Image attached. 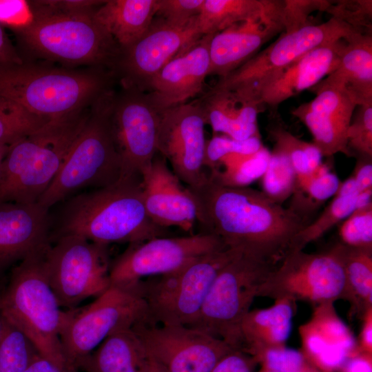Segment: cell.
Returning a JSON list of instances; mask_svg holds the SVG:
<instances>
[{
	"instance_id": "obj_1",
	"label": "cell",
	"mask_w": 372,
	"mask_h": 372,
	"mask_svg": "<svg viewBox=\"0 0 372 372\" xmlns=\"http://www.w3.org/2000/svg\"><path fill=\"white\" fill-rule=\"evenodd\" d=\"M190 190L203 232L216 236L228 248L275 266L289 254L296 235L311 222L262 191L223 186L209 176Z\"/></svg>"
},
{
	"instance_id": "obj_2",
	"label": "cell",
	"mask_w": 372,
	"mask_h": 372,
	"mask_svg": "<svg viewBox=\"0 0 372 372\" xmlns=\"http://www.w3.org/2000/svg\"><path fill=\"white\" fill-rule=\"evenodd\" d=\"M141 183L140 179H122L63 200L56 214L50 216V242L74 235L107 246L164 236L166 229L147 215Z\"/></svg>"
},
{
	"instance_id": "obj_3",
	"label": "cell",
	"mask_w": 372,
	"mask_h": 372,
	"mask_svg": "<svg viewBox=\"0 0 372 372\" xmlns=\"http://www.w3.org/2000/svg\"><path fill=\"white\" fill-rule=\"evenodd\" d=\"M114 72L40 61L0 63V100L48 120L91 106L112 90Z\"/></svg>"
},
{
	"instance_id": "obj_4",
	"label": "cell",
	"mask_w": 372,
	"mask_h": 372,
	"mask_svg": "<svg viewBox=\"0 0 372 372\" xmlns=\"http://www.w3.org/2000/svg\"><path fill=\"white\" fill-rule=\"evenodd\" d=\"M94 12L31 14L27 23L11 30L21 59L112 71L121 49L94 19Z\"/></svg>"
},
{
	"instance_id": "obj_5",
	"label": "cell",
	"mask_w": 372,
	"mask_h": 372,
	"mask_svg": "<svg viewBox=\"0 0 372 372\" xmlns=\"http://www.w3.org/2000/svg\"><path fill=\"white\" fill-rule=\"evenodd\" d=\"M47 248L14 265L0 291V317L23 333L42 357L74 367L64 355L60 338L71 309L63 310L48 282Z\"/></svg>"
},
{
	"instance_id": "obj_6",
	"label": "cell",
	"mask_w": 372,
	"mask_h": 372,
	"mask_svg": "<svg viewBox=\"0 0 372 372\" xmlns=\"http://www.w3.org/2000/svg\"><path fill=\"white\" fill-rule=\"evenodd\" d=\"M90 107L51 119L9 146L3 163L0 201H38L83 128Z\"/></svg>"
},
{
	"instance_id": "obj_7",
	"label": "cell",
	"mask_w": 372,
	"mask_h": 372,
	"mask_svg": "<svg viewBox=\"0 0 372 372\" xmlns=\"http://www.w3.org/2000/svg\"><path fill=\"white\" fill-rule=\"evenodd\" d=\"M113 93L110 90L91 105L83 128L37 201L42 207L50 209L78 190L107 187L120 180L121 161L110 119Z\"/></svg>"
},
{
	"instance_id": "obj_8",
	"label": "cell",
	"mask_w": 372,
	"mask_h": 372,
	"mask_svg": "<svg viewBox=\"0 0 372 372\" xmlns=\"http://www.w3.org/2000/svg\"><path fill=\"white\" fill-rule=\"evenodd\" d=\"M362 30L331 17L320 24L283 31L267 48L219 79L211 90L231 91L249 103L262 106L259 102L261 91L280 73L311 50Z\"/></svg>"
},
{
	"instance_id": "obj_9",
	"label": "cell",
	"mask_w": 372,
	"mask_h": 372,
	"mask_svg": "<svg viewBox=\"0 0 372 372\" xmlns=\"http://www.w3.org/2000/svg\"><path fill=\"white\" fill-rule=\"evenodd\" d=\"M276 267L242 254L235 257L218 273L191 327L242 351V321L250 311L259 287Z\"/></svg>"
},
{
	"instance_id": "obj_10",
	"label": "cell",
	"mask_w": 372,
	"mask_h": 372,
	"mask_svg": "<svg viewBox=\"0 0 372 372\" xmlns=\"http://www.w3.org/2000/svg\"><path fill=\"white\" fill-rule=\"evenodd\" d=\"M242 254L224 248L192 261L176 271L141 282L148 322L192 327L196 321L214 280L221 269Z\"/></svg>"
},
{
	"instance_id": "obj_11",
	"label": "cell",
	"mask_w": 372,
	"mask_h": 372,
	"mask_svg": "<svg viewBox=\"0 0 372 372\" xmlns=\"http://www.w3.org/2000/svg\"><path fill=\"white\" fill-rule=\"evenodd\" d=\"M138 288L110 285L85 308L71 309L60 336L71 366L78 369L79 364L112 333L148 321Z\"/></svg>"
},
{
	"instance_id": "obj_12",
	"label": "cell",
	"mask_w": 372,
	"mask_h": 372,
	"mask_svg": "<svg viewBox=\"0 0 372 372\" xmlns=\"http://www.w3.org/2000/svg\"><path fill=\"white\" fill-rule=\"evenodd\" d=\"M106 248L74 235L61 236L50 242L45 252V269L63 309H73L110 287V265Z\"/></svg>"
},
{
	"instance_id": "obj_13",
	"label": "cell",
	"mask_w": 372,
	"mask_h": 372,
	"mask_svg": "<svg viewBox=\"0 0 372 372\" xmlns=\"http://www.w3.org/2000/svg\"><path fill=\"white\" fill-rule=\"evenodd\" d=\"M345 277L338 244L327 251L288 254L260 285L257 297L288 298L315 305L343 299Z\"/></svg>"
},
{
	"instance_id": "obj_14",
	"label": "cell",
	"mask_w": 372,
	"mask_h": 372,
	"mask_svg": "<svg viewBox=\"0 0 372 372\" xmlns=\"http://www.w3.org/2000/svg\"><path fill=\"white\" fill-rule=\"evenodd\" d=\"M161 113L146 92L114 91L110 119L120 158L122 179H140L158 153Z\"/></svg>"
},
{
	"instance_id": "obj_15",
	"label": "cell",
	"mask_w": 372,
	"mask_h": 372,
	"mask_svg": "<svg viewBox=\"0 0 372 372\" xmlns=\"http://www.w3.org/2000/svg\"><path fill=\"white\" fill-rule=\"evenodd\" d=\"M227 247L216 236L156 237L130 245L110 267V285L138 288L145 277L163 276L196 258Z\"/></svg>"
},
{
	"instance_id": "obj_16",
	"label": "cell",
	"mask_w": 372,
	"mask_h": 372,
	"mask_svg": "<svg viewBox=\"0 0 372 372\" xmlns=\"http://www.w3.org/2000/svg\"><path fill=\"white\" fill-rule=\"evenodd\" d=\"M133 328L162 372H209L222 358L235 350L191 327L143 322Z\"/></svg>"
},
{
	"instance_id": "obj_17",
	"label": "cell",
	"mask_w": 372,
	"mask_h": 372,
	"mask_svg": "<svg viewBox=\"0 0 372 372\" xmlns=\"http://www.w3.org/2000/svg\"><path fill=\"white\" fill-rule=\"evenodd\" d=\"M197 17L185 25L154 19L140 39L121 49L112 71L122 87L146 92L150 81L167 62L203 36Z\"/></svg>"
},
{
	"instance_id": "obj_18",
	"label": "cell",
	"mask_w": 372,
	"mask_h": 372,
	"mask_svg": "<svg viewBox=\"0 0 372 372\" xmlns=\"http://www.w3.org/2000/svg\"><path fill=\"white\" fill-rule=\"evenodd\" d=\"M205 125L203 110L197 102L183 103L161 113L158 152L190 189L200 187L208 176L203 165Z\"/></svg>"
},
{
	"instance_id": "obj_19",
	"label": "cell",
	"mask_w": 372,
	"mask_h": 372,
	"mask_svg": "<svg viewBox=\"0 0 372 372\" xmlns=\"http://www.w3.org/2000/svg\"><path fill=\"white\" fill-rule=\"evenodd\" d=\"M180 182L158 152L142 174V196L147 215L156 225L190 231L197 222L198 205L194 194Z\"/></svg>"
},
{
	"instance_id": "obj_20",
	"label": "cell",
	"mask_w": 372,
	"mask_h": 372,
	"mask_svg": "<svg viewBox=\"0 0 372 372\" xmlns=\"http://www.w3.org/2000/svg\"><path fill=\"white\" fill-rule=\"evenodd\" d=\"M311 89L316 97L294 108L292 115L309 130L313 143L322 156L331 157L337 153L352 156L348 148L347 132L357 104L347 93L333 87Z\"/></svg>"
},
{
	"instance_id": "obj_21",
	"label": "cell",
	"mask_w": 372,
	"mask_h": 372,
	"mask_svg": "<svg viewBox=\"0 0 372 372\" xmlns=\"http://www.w3.org/2000/svg\"><path fill=\"white\" fill-rule=\"evenodd\" d=\"M214 34L203 35L189 45L150 81L146 91L160 112L185 103L201 92L209 73V43Z\"/></svg>"
},
{
	"instance_id": "obj_22",
	"label": "cell",
	"mask_w": 372,
	"mask_h": 372,
	"mask_svg": "<svg viewBox=\"0 0 372 372\" xmlns=\"http://www.w3.org/2000/svg\"><path fill=\"white\" fill-rule=\"evenodd\" d=\"M301 351L321 372H334L358 354L356 340L338 316L334 302L315 305L311 316L298 329Z\"/></svg>"
},
{
	"instance_id": "obj_23",
	"label": "cell",
	"mask_w": 372,
	"mask_h": 372,
	"mask_svg": "<svg viewBox=\"0 0 372 372\" xmlns=\"http://www.w3.org/2000/svg\"><path fill=\"white\" fill-rule=\"evenodd\" d=\"M50 209L34 203L0 201V275L50 245Z\"/></svg>"
},
{
	"instance_id": "obj_24",
	"label": "cell",
	"mask_w": 372,
	"mask_h": 372,
	"mask_svg": "<svg viewBox=\"0 0 372 372\" xmlns=\"http://www.w3.org/2000/svg\"><path fill=\"white\" fill-rule=\"evenodd\" d=\"M282 1L262 17L237 23L214 34L209 43V75L223 78L253 57L277 34L284 31Z\"/></svg>"
},
{
	"instance_id": "obj_25",
	"label": "cell",
	"mask_w": 372,
	"mask_h": 372,
	"mask_svg": "<svg viewBox=\"0 0 372 372\" xmlns=\"http://www.w3.org/2000/svg\"><path fill=\"white\" fill-rule=\"evenodd\" d=\"M346 38L315 48L293 63L261 91L260 103L272 110L311 89L337 67Z\"/></svg>"
},
{
	"instance_id": "obj_26",
	"label": "cell",
	"mask_w": 372,
	"mask_h": 372,
	"mask_svg": "<svg viewBox=\"0 0 372 372\" xmlns=\"http://www.w3.org/2000/svg\"><path fill=\"white\" fill-rule=\"evenodd\" d=\"M371 32L359 31L347 37L337 67L315 86L343 91L353 99L358 106L372 105Z\"/></svg>"
},
{
	"instance_id": "obj_27",
	"label": "cell",
	"mask_w": 372,
	"mask_h": 372,
	"mask_svg": "<svg viewBox=\"0 0 372 372\" xmlns=\"http://www.w3.org/2000/svg\"><path fill=\"white\" fill-rule=\"evenodd\" d=\"M197 103L214 134L236 140L260 137L257 118L264 107L249 103L233 92L211 89Z\"/></svg>"
},
{
	"instance_id": "obj_28",
	"label": "cell",
	"mask_w": 372,
	"mask_h": 372,
	"mask_svg": "<svg viewBox=\"0 0 372 372\" xmlns=\"http://www.w3.org/2000/svg\"><path fill=\"white\" fill-rule=\"evenodd\" d=\"M150 358L133 327L107 337L78 365L86 372H148Z\"/></svg>"
},
{
	"instance_id": "obj_29",
	"label": "cell",
	"mask_w": 372,
	"mask_h": 372,
	"mask_svg": "<svg viewBox=\"0 0 372 372\" xmlns=\"http://www.w3.org/2000/svg\"><path fill=\"white\" fill-rule=\"evenodd\" d=\"M158 0H107L93 17L119 46L125 48L140 39L151 27Z\"/></svg>"
},
{
	"instance_id": "obj_30",
	"label": "cell",
	"mask_w": 372,
	"mask_h": 372,
	"mask_svg": "<svg viewBox=\"0 0 372 372\" xmlns=\"http://www.w3.org/2000/svg\"><path fill=\"white\" fill-rule=\"evenodd\" d=\"M296 302L275 299L269 307L250 310L243 318L240 332L242 351L285 345L292 329Z\"/></svg>"
},
{
	"instance_id": "obj_31",
	"label": "cell",
	"mask_w": 372,
	"mask_h": 372,
	"mask_svg": "<svg viewBox=\"0 0 372 372\" xmlns=\"http://www.w3.org/2000/svg\"><path fill=\"white\" fill-rule=\"evenodd\" d=\"M337 244L345 277L343 299L349 302L351 314L361 317L372 307V249Z\"/></svg>"
},
{
	"instance_id": "obj_32",
	"label": "cell",
	"mask_w": 372,
	"mask_h": 372,
	"mask_svg": "<svg viewBox=\"0 0 372 372\" xmlns=\"http://www.w3.org/2000/svg\"><path fill=\"white\" fill-rule=\"evenodd\" d=\"M277 0H204L198 25L202 35L214 34L237 23L273 11Z\"/></svg>"
},
{
	"instance_id": "obj_33",
	"label": "cell",
	"mask_w": 372,
	"mask_h": 372,
	"mask_svg": "<svg viewBox=\"0 0 372 372\" xmlns=\"http://www.w3.org/2000/svg\"><path fill=\"white\" fill-rule=\"evenodd\" d=\"M340 181L330 165L322 163L311 172L296 176L289 207L310 220V215L335 194Z\"/></svg>"
},
{
	"instance_id": "obj_34",
	"label": "cell",
	"mask_w": 372,
	"mask_h": 372,
	"mask_svg": "<svg viewBox=\"0 0 372 372\" xmlns=\"http://www.w3.org/2000/svg\"><path fill=\"white\" fill-rule=\"evenodd\" d=\"M271 152L264 145L250 154H230L220 159L216 171L208 173L217 183L230 187H245L260 179L266 170Z\"/></svg>"
},
{
	"instance_id": "obj_35",
	"label": "cell",
	"mask_w": 372,
	"mask_h": 372,
	"mask_svg": "<svg viewBox=\"0 0 372 372\" xmlns=\"http://www.w3.org/2000/svg\"><path fill=\"white\" fill-rule=\"evenodd\" d=\"M0 372H23L41 355L30 339L0 317Z\"/></svg>"
},
{
	"instance_id": "obj_36",
	"label": "cell",
	"mask_w": 372,
	"mask_h": 372,
	"mask_svg": "<svg viewBox=\"0 0 372 372\" xmlns=\"http://www.w3.org/2000/svg\"><path fill=\"white\" fill-rule=\"evenodd\" d=\"M358 196L334 195L318 218L296 235L289 254L303 250L309 243L316 240L329 229L347 218L358 208Z\"/></svg>"
},
{
	"instance_id": "obj_37",
	"label": "cell",
	"mask_w": 372,
	"mask_h": 372,
	"mask_svg": "<svg viewBox=\"0 0 372 372\" xmlns=\"http://www.w3.org/2000/svg\"><path fill=\"white\" fill-rule=\"evenodd\" d=\"M268 132L274 141L273 147L288 157L296 176L311 172L322 163V155L313 143L299 139L280 125L270 127Z\"/></svg>"
},
{
	"instance_id": "obj_38",
	"label": "cell",
	"mask_w": 372,
	"mask_h": 372,
	"mask_svg": "<svg viewBox=\"0 0 372 372\" xmlns=\"http://www.w3.org/2000/svg\"><path fill=\"white\" fill-rule=\"evenodd\" d=\"M296 174L291 161L281 151L273 147L260 181L262 192L274 202L282 204L291 197Z\"/></svg>"
},
{
	"instance_id": "obj_39",
	"label": "cell",
	"mask_w": 372,
	"mask_h": 372,
	"mask_svg": "<svg viewBox=\"0 0 372 372\" xmlns=\"http://www.w3.org/2000/svg\"><path fill=\"white\" fill-rule=\"evenodd\" d=\"M0 101V145L10 146L50 121L14 104Z\"/></svg>"
},
{
	"instance_id": "obj_40",
	"label": "cell",
	"mask_w": 372,
	"mask_h": 372,
	"mask_svg": "<svg viewBox=\"0 0 372 372\" xmlns=\"http://www.w3.org/2000/svg\"><path fill=\"white\" fill-rule=\"evenodd\" d=\"M245 353L261 366V369L272 372H302L313 365L300 350L285 345L260 347Z\"/></svg>"
},
{
	"instance_id": "obj_41",
	"label": "cell",
	"mask_w": 372,
	"mask_h": 372,
	"mask_svg": "<svg viewBox=\"0 0 372 372\" xmlns=\"http://www.w3.org/2000/svg\"><path fill=\"white\" fill-rule=\"evenodd\" d=\"M338 235L342 245L372 249V203L356 208L340 225Z\"/></svg>"
},
{
	"instance_id": "obj_42",
	"label": "cell",
	"mask_w": 372,
	"mask_h": 372,
	"mask_svg": "<svg viewBox=\"0 0 372 372\" xmlns=\"http://www.w3.org/2000/svg\"><path fill=\"white\" fill-rule=\"evenodd\" d=\"M263 146L260 137L236 140L224 134H214L206 141L203 165L211 172L217 169L221 158L230 154H250Z\"/></svg>"
},
{
	"instance_id": "obj_43",
	"label": "cell",
	"mask_w": 372,
	"mask_h": 372,
	"mask_svg": "<svg viewBox=\"0 0 372 372\" xmlns=\"http://www.w3.org/2000/svg\"><path fill=\"white\" fill-rule=\"evenodd\" d=\"M358 107L348 128V148L351 154L372 158V105Z\"/></svg>"
},
{
	"instance_id": "obj_44",
	"label": "cell",
	"mask_w": 372,
	"mask_h": 372,
	"mask_svg": "<svg viewBox=\"0 0 372 372\" xmlns=\"http://www.w3.org/2000/svg\"><path fill=\"white\" fill-rule=\"evenodd\" d=\"M327 1L285 0L282 1L281 15L284 31L289 32L305 26L310 23L308 17L315 10H327Z\"/></svg>"
},
{
	"instance_id": "obj_45",
	"label": "cell",
	"mask_w": 372,
	"mask_h": 372,
	"mask_svg": "<svg viewBox=\"0 0 372 372\" xmlns=\"http://www.w3.org/2000/svg\"><path fill=\"white\" fill-rule=\"evenodd\" d=\"M371 1H340L331 3L327 12L333 18L341 20L350 25L362 30H371Z\"/></svg>"
},
{
	"instance_id": "obj_46",
	"label": "cell",
	"mask_w": 372,
	"mask_h": 372,
	"mask_svg": "<svg viewBox=\"0 0 372 372\" xmlns=\"http://www.w3.org/2000/svg\"><path fill=\"white\" fill-rule=\"evenodd\" d=\"M204 0H158L156 16L168 23L185 25L200 14Z\"/></svg>"
},
{
	"instance_id": "obj_47",
	"label": "cell",
	"mask_w": 372,
	"mask_h": 372,
	"mask_svg": "<svg viewBox=\"0 0 372 372\" xmlns=\"http://www.w3.org/2000/svg\"><path fill=\"white\" fill-rule=\"evenodd\" d=\"M103 2L99 0L28 1L31 14L91 13Z\"/></svg>"
},
{
	"instance_id": "obj_48",
	"label": "cell",
	"mask_w": 372,
	"mask_h": 372,
	"mask_svg": "<svg viewBox=\"0 0 372 372\" xmlns=\"http://www.w3.org/2000/svg\"><path fill=\"white\" fill-rule=\"evenodd\" d=\"M28 1L0 0V24L10 30L27 23L31 19Z\"/></svg>"
},
{
	"instance_id": "obj_49",
	"label": "cell",
	"mask_w": 372,
	"mask_h": 372,
	"mask_svg": "<svg viewBox=\"0 0 372 372\" xmlns=\"http://www.w3.org/2000/svg\"><path fill=\"white\" fill-rule=\"evenodd\" d=\"M256 364L249 354L234 350L222 358L209 372H253Z\"/></svg>"
},
{
	"instance_id": "obj_50",
	"label": "cell",
	"mask_w": 372,
	"mask_h": 372,
	"mask_svg": "<svg viewBox=\"0 0 372 372\" xmlns=\"http://www.w3.org/2000/svg\"><path fill=\"white\" fill-rule=\"evenodd\" d=\"M357 159L351 176L355 180L360 192L372 189V158L358 156Z\"/></svg>"
},
{
	"instance_id": "obj_51",
	"label": "cell",
	"mask_w": 372,
	"mask_h": 372,
	"mask_svg": "<svg viewBox=\"0 0 372 372\" xmlns=\"http://www.w3.org/2000/svg\"><path fill=\"white\" fill-rule=\"evenodd\" d=\"M361 319V329L356 340L357 352L372 355V307L364 312Z\"/></svg>"
},
{
	"instance_id": "obj_52",
	"label": "cell",
	"mask_w": 372,
	"mask_h": 372,
	"mask_svg": "<svg viewBox=\"0 0 372 372\" xmlns=\"http://www.w3.org/2000/svg\"><path fill=\"white\" fill-rule=\"evenodd\" d=\"M23 372H79V371L74 367L61 366L41 355H39Z\"/></svg>"
},
{
	"instance_id": "obj_53",
	"label": "cell",
	"mask_w": 372,
	"mask_h": 372,
	"mask_svg": "<svg viewBox=\"0 0 372 372\" xmlns=\"http://www.w3.org/2000/svg\"><path fill=\"white\" fill-rule=\"evenodd\" d=\"M21 59L16 47L7 36L0 24V63H19Z\"/></svg>"
},
{
	"instance_id": "obj_54",
	"label": "cell",
	"mask_w": 372,
	"mask_h": 372,
	"mask_svg": "<svg viewBox=\"0 0 372 372\" xmlns=\"http://www.w3.org/2000/svg\"><path fill=\"white\" fill-rule=\"evenodd\" d=\"M341 372H372V355L358 353L349 358Z\"/></svg>"
},
{
	"instance_id": "obj_55",
	"label": "cell",
	"mask_w": 372,
	"mask_h": 372,
	"mask_svg": "<svg viewBox=\"0 0 372 372\" xmlns=\"http://www.w3.org/2000/svg\"><path fill=\"white\" fill-rule=\"evenodd\" d=\"M359 193L360 191L355 180L351 176H350L344 181L340 182L339 187L334 195L352 196L357 195Z\"/></svg>"
},
{
	"instance_id": "obj_56",
	"label": "cell",
	"mask_w": 372,
	"mask_h": 372,
	"mask_svg": "<svg viewBox=\"0 0 372 372\" xmlns=\"http://www.w3.org/2000/svg\"><path fill=\"white\" fill-rule=\"evenodd\" d=\"M9 146L0 145V181L3 174V163L4 158L7 154Z\"/></svg>"
},
{
	"instance_id": "obj_57",
	"label": "cell",
	"mask_w": 372,
	"mask_h": 372,
	"mask_svg": "<svg viewBox=\"0 0 372 372\" xmlns=\"http://www.w3.org/2000/svg\"><path fill=\"white\" fill-rule=\"evenodd\" d=\"M150 358V357H149ZM148 372H162L155 362L151 359L149 361Z\"/></svg>"
},
{
	"instance_id": "obj_58",
	"label": "cell",
	"mask_w": 372,
	"mask_h": 372,
	"mask_svg": "<svg viewBox=\"0 0 372 372\" xmlns=\"http://www.w3.org/2000/svg\"><path fill=\"white\" fill-rule=\"evenodd\" d=\"M302 372H321V371L319 369H318L316 367H315L313 365H311L308 368H307L305 370H304Z\"/></svg>"
},
{
	"instance_id": "obj_59",
	"label": "cell",
	"mask_w": 372,
	"mask_h": 372,
	"mask_svg": "<svg viewBox=\"0 0 372 372\" xmlns=\"http://www.w3.org/2000/svg\"><path fill=\"white\" fill-rule=\"evenodd\" d=\"M258 372H272V371H266V370H263L260 369V370Z\"/></svg>"
},
{
	"instance_id": "obj_60",
	"label": "cell",
	"mask_w": 372,
	"mask_h": 372,
	"mask_svg": "<svg viewBox=\"0 0 372 372\" xmlns=\"http://www.w3.org/2000/svg\"><path fill=\"white\" fill-rule=\"evenodd\" d=\"M0 331H1V322H0Z\"/></svg>"
},
{
	"instance_id": "obj_61",
	"label": "cell",
	"mask_w": 372,
	"mask_h": 372,
	"mask_svg": "<svg viewBox=\"0 0 372 372\" xmlns=\"http://www.w3.org/2000/svg\"><path fill=\"white\" fill-rule=\"evenodd\" d=\"M0 103H1V101H0Z\"/></svg>"
}]
</instances>
